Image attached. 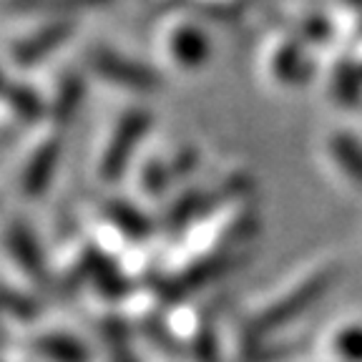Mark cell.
<instances>
[{"instance_id":"obj_1","label":"cell","mask_w":362,"mask_h":362,"mask_svg":"<svg viewBox=\"0 0 362 362\" xmlns=\"http://www.w3.org/2000/svg\"><path fill=\"white\" fill-rule=\"evenodd\" d=\"M334 279H337V269L317 272L310 279H305L302 284L289 289L282 300H277L274 305L262 310L259 315L247 325V345L259 347L264 337H269V334L277 332V329L287 327L292 320H297V317L310 310L320 297L327 294V289L334 284Z\"/></svg>"},{"instance_id":"obj_2","label":"cell","mask_w":362,"mask_h":362,"mask_svg":"<svg viewBox=\"0 0 362 362\" xmlns=\"http://www.w3.org/2000/svg\"><path fill=\"white\" fill-rule=\"evenodd\" d=\"M148 129H151V113L146 108H131L121 116L101 156V166H98V174L103 181L113 184L126 174L131 156H134L136 146L141 144L144 136L148 134Z\"/></svg>"},{"instance_id":"obj_3","label":"cell","mask_w":362,"mask_h":362,"mask_svg":"<svg viewBox=\"0 0 362 362\" xmlns=\"http://www.w3.org/2000/svg\"><path fill=\"white\" fill-rule=\"evenodd\" d=\"M88 66L106 81L129 90L148 93V90H156L161 86V76L151 66L121 56L111 48H93L88 56Z\"/></svg>"},{"instance_id":"obj_4","label":"cell","mask_w":362,"mask_h":362,"mask_svg":"<svg viewBox=\"0 0 362 362\" xmlns=\"http://www.w3.org/2000/svg\"><path fill=\"white\" fill-rule=\"evenodd\" d=\"M232 267H234V257L229 255V252H216V255L204 257V259L189 264L187 269H181L179 274L169 277L158 287V294H161L164 300L176 302V300H181V297H187V294L202 289L204 284L224 277Z\"/></svg>"},{"instance_id":"obj_5","label":"cell","mask_w":362,"mask_h":362,"mask_svg":"<svg viewBox=\"0 0 362 362\" xmlns=\"http://www.w3.org/2000/svg\"><path fill=\"white\" fill-rule=\"evenodd\" d=\"M76 25L71 21H53L43 28L33 30L30 35L21 38L18 43H13L11 56L13 63L21 68H30L35 63H40L43 58H48L53 51H58L71 35H74Z\"/></svg>"},{"instance_id":"obj_6","label":"cell","mask_w":362,"mask_h":362,"mask_svg":"<svg viewBox=\"0 0 362 362\" xmlns=\"http://www.w3.org/2000/svg\"><path fill=\"white\" fill-rule=\"evenodd\" d=\"M8 249H11L13 259L21 267L35 284L40 287H51V272L45 267L43 249H40L35 234L30 232L28 224H23L21 219H16L8 229Z\"/></svg>"},{"instance_id":"obj_7","label":"cell","mask_w":362,"mask_h":362,"mask_svg":"<svg viewBox=\"0 0 362 362\" xmlns=\"http://www.w3.org/2000/svg\"><path fill=\"white\" fill-rule=\"evenodd\" d=\"M61 151H63L61 139L51 136V139H45L30 153L28 164H25L21 176V187L25 197H40V194H45V189L51 187V181L58 169V161H61Z\"/></svg>"},{"instance_id":"obj_8","label":"cell","mask_w":362,"mask_h":362,"mask_svg":"<svg viewBox=\"0 0 362 362\" xmlns=\"http://www.w3.org/2000/svg\"><path fill=\"white\" fill-rule=\"evenodd\" d=\"M81 272L90 282L96 284V289L106 297H124L129 292V279L119 269V264L108 255L98 252V249H86L83 262H81Z\"/></svg>"},{"instance_id":"obj_9","label":"cell","mask_w":362,"mask_h":362,"mask_svg":"<svg viewBox=\"0 0 362 362\" xmlns=\"http://www.w3.org/2000/svg\"><path fill=\"white\" fill-rule=\"evenodd\" d=\"M169 51L174 61L184 68H199L206 63L211 53L209 35L197 25H176L169 38Z\"/></svg>"},{"instance_id":"obj_10","label":"cell","mask_w":362,"mask_h":362,"mask_svg":"<svg viewBox=\"0 0 362 362\" xmlns=\"http://www.w3.org/2000/svg\"><path fill=\"white\" fill-rule=\"evenodd\" d=\"M35 355L48 362H88V347L68 332H43L30 342Z\"/></svg>"},{"instance_id":"obj_11","label":"cell","mask_w":362,"mask_h":362,"mask_svg":"<svg viewBox=\"0 0 362 362\" xmlns=\"http://www.w3.org/2000/svg\"><path fill=\"white\" fill-rule=\"evenodd\" d=\"M272 71L277 76L279 83H289V86H302L310 81L312 76V63L307 58L305 48L294 40H287L274 51L272 58Z\"/></svg>"},{"instance_id":"obj_12","label":"cell","mask_w":362,"mask_h":362,"mask_svg":"<svg viewBox=\"0 0 362 362\" xmlns=\"http://www.w3.org/2000/svg\"><path fill=\"white\" fill-rule=\"evenodd\" d=\"M103 214L124 237L134 239V242H141V239H146L153 232L151 219L139 206L126 202V199H108L106 206H103Z\"/></svg>"},{"instance_id":"obj_13","label":"cell","mask_w":362,"mask_h":362,"mask_svg":"<svg viewBox=\"0 0 362 362\" xmlns=\"http://www.w3.org/2000/svg\"><path fill=\"white\" fill-rule=\"evenodd\" d=\"M216 197H219V194H206V192H199V189L184 192L174 202L169 214H166V229H169L171 234L184 232L197 216H202L204 211H209L211 206H214Z\"/></svg>"},{"instance_id":"obj_14","label":"cell","mask_w":362,"mask_h":362,"mask_svg":"<svg viewBox=\"0 0 362 362\" xmlns=\"http://www.w3.org/2000/svg\"><path fill=\"white\" fill-rule=\"evenodd\" d=\"M329 153H332L334 164L347 179L362 187V141L350 131H334L329 136Z\"/></svg>"},{"instance_id":"obj_15","label":"cell","mask_w":362,"mask_h":362,"mask_svg":"<svg viewBox=\"0 0 362 362\" xmlns=\"http://www.w3.org/2000/svg\"><path fill=\"white\" fill-rule=\"evenodd\" d=\"M6 101L13 108L18 119L25 124H35L45 116V103L43 98L35 93L30 86L18 83V81H8L6 83Z\"/></svg>"},{"instance_id":"obj_16","label":"cell","mask_w":362,"mask_h":362,"mask_svg":"<svg viewBox=\"0 0 362 362\" xmlns=\"http://www.w3.org/2000/svg\"><path fill=\"white\" fill-rule=\"evenodd\" d=\"M332 93L342 106H360L362 103V68L350 58L339 61L332 74Z\"/></svg>"},{"instance_id":"obj_17","label":"cell","mask_w":362,"mask_h":362,"mask_svg":"<svg viewBox=\"0 0 362 362\" xmlns=\"http://www.w3.org/2000/svg\"><path fill=\"white\" fill-rule=\"evenodd\" d=\"M81 101H83V81L78 76H66L58 86V93H56V101L51 106L53 119H56L58 126H66L74 121V116L78 113Z\"/></svg>"},{"instance_id":"obj_18","label":"cell","mask_w":362,"mask_h":362,"mask_svg":"<svg viewBox=\"0 0 362 362\" xmlns=\"http://www.w3.org/2000/svg\"><path fill=\"white\" fill-rule=\"evenodd\" d=\"M103 339H106V350H108V360L111 362H139L134 355V347H131V334L126 327L124 320L119 317H106L101 325Z\"/></svg>"},{"instance_id":"obj_19","label":"cell","mask_w":362,"mask_h":362,"mask_svg":"<svg viewBox=\"0 0 362 362\" xmlns=\"http://www.w3.org/2000/svg\"><path fill=\"white\" fill-rule=\"evenodd\" d=\"M111 0H11V11L18 13H68L106 6Z\"/></svg>"},{"instance_id":"obj_20","label":"cell","mask_w":362,"mask_h":362,"mask_svg":"<svg viewBox=\"0 0 362 362\" xmlns=\"http://www.w3.org/2000/svg\"><path fill=\"white\" fill-rule=\"evenodd\" d=\"M332 350L342 362H362V325L339 329L332 339Z\"/></svg>"},{"instance_id":"obj_21","label":"cell","mask_w":362,"mask_h":362,"mask_svg":"<svg viewBox=\"0 0 362 362\" xmlns=\"http://www.w3.org/2000/svg\"><path fill=\"white\" fill-rule=\"evenodd\" d=\"M171 179H174L171 164H166V161H158V158L148 161V164L144 166V171H141V187H144V192H146L148 197H158V194H164L166 189H169Z\"/></svg>"},{"instance_id":"obj_22","label":"cell","mask_w":362,"mask_h":362,"mask_svg":"<svg viewBox=\"0 0 362 362\" xmlns=\"http://www.w3.org/2000/svg\"><path fill=\"white\" fill-rule=\"evenodd\" d=\"M3 305H6L8 315L21 320V322H30V320L38 317V302H35L33 297H28L25 292H18V289H13V287H6V300H3Z\"/></svg>"},{"instance_id":"obj_23","label":"cell","mask_w":362,"mask_h":362,"mask_svg":"<svg viewBox=\"0 0 362 362\" xmlns=\"http://www.w3.org/2000/svg\"><path fill=\"white\" fill-rule=\"evenodd\" d=\"M194 166H197V153H194V148H184V151L176 153V158L171 161V171H174V176L189 174Z\"/></svg>"},{"instance_id":"obj_24","label":"cell","mask_w":362,"mask_h":362,"mask_svg":"<svg viewBox=\"0 0 362 362\" xmlns=\"http://www.w3.org/2000/svg\"><path fill=\"white\" fill-rule=\"evenodd\" d=\"M347 3H350V6H355V8H360V11H362V0H347Z\"/></svg>"},{"instance_id":"obj_25","label":"cell","mask_w":362,"mask_h":362,"mask_svg":"<svg viewBox=\"0 0 362 362\" xmlns=\"http://www.w3.org/2000/svg\"><path fill=\"white\" fill-rule=\"evenodd\" d=\"M216 362H219V360H216Z\"/></svg>"}]
</instances>
